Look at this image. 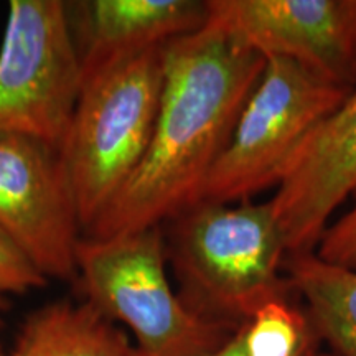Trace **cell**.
Wrapping results in <instances>:
<instances>
[{
    "instance_id": "cell-1",
    "label": "cell",
    "mask_w": 356,
    "mask_h": 356,
    "mask_svg": "<svg viewBox=\"0 0 356 356\" xmlns=\"http://www.w3.org/2000/svg\"><path fill=\"white\" fill-rule=\"evenodd\" d=\"M157 121L139 167L83 236L109 239L163 226L198 202L266 58L204 24L163 44Z\"/></svg>"
},
{
    "instance_id": "cell-2",
    "label": "cell",
    "mask_w": 356,
    "mask_h": 356,
    "mask_svg": "<svg viewBox=\"0 0 356 356\" xmlns=\"http://www.w3.org/2000/svg\"><path fill=\"white\" fill-rule=\"evenodd\" d=\"M162 228L178 297L203 317L238 328L266 305L296 296L270 200L198 202Z\"/></svg>"
},
{
    "instance_id": "cell-3",
    "label": "cell",
    "mask_w": 356,
    "mask_h": 356,
    "mask_svg": "<svg viewBox=\"0 0 356 356\" xmlns=\"http://www.w3.org/2000/svg\"><path fill=\"white\" fill-rule=\"evenodd\" d=\"M162 50L139 53L83 81L60 147L83 234L144 159L162 95Z\"/></svg>"
},
{
    "instance_id": "cell-4",
    "label": "cell",
    "mask_w": 356,
    "mask_h": 356,
    "mask_svg": "<svg viewBox=\"0 0 356 356\" xmlns=\"http://www.w3.org/2000/svg\"><path fill=\"white\" fill-rule=\"evenodd\" d=\"M76 273L84 300L126 325L142 356H207L236 330L188 309L172 291L162 226L109 239L83 236Z\"/></svg>"
},
{
    "instance_id": "cell-5",
    "label": "cell",
    "mask_w": 356,
    "mask_h": 356,
    "mask_svg": "<svg viewBox=\"0 0 356 356\" xmlns=\"http://www.w3.org/2000/svg\"><path fill=\"white\" fill-rule=\"evenodd\" d=\"M351 91L287 58H266L198 202H252L261 191L277 188L302 142Z\"/></svg>"
},
{
    "instance_id": "cell-6",
    "label": "cell",
    "mask_w": 356,
    "mask_h": 356,
    "mask_svg": "<svg viewBox=\"0 0 356 356\" xmlns=\"http://www.w3.org/2000/svg\"><path fill=\"white\" fill-rule=\"evenodd\" d=\"M81 86L68 3L12 0L0 47V134L60 150Z\"/></svg>"
},
{
    "instance_id": "cell-7",
    "label": "cell",
    "mask_w": 356,
    "mask_h": 356,
    "mask_svg": "<svg viewBox=\"0 0 356 356\" xmlns=\"http://www.w3.org/2000/svg\"><path fill=\"white\" fill-rule=\"evenodd\" d=\"M0 231L44 277L76 282L83 228L55 147L0 134Z\"/></svg>"
},
{
    "instance_id": "cell-8",
    "label": "cell",
    "mask_w": 356,
    "mask_h": 356,
    "mask_svg": "<svg viewBox=\"0 0 356 356\" xmlns=\"http://www.w3.org/2000/svg\"><path fill=\"white\" fill-rule=\"evenodd\" d=\"M207 25L262 58L356 86V0H207Z\"/></svg>"
},
{
    "instance_id": "cell-9",
    "label": "cell",
    "mask_w": 356,
    "mask_h": 356,
    "mask_svg": "<svg viewBox=\"0 0 356 356\" xmlns=\"http://www.w3.org/2000/svg\"><path fill=\"white\" fill-rule=\"evenodd\" d=\"M356 190V86L312 131L270 198L287 254L315 251L338 208Z\"/></svg>"
},
{
    "instance_id": "cell-10",
    "label": "cell",
    "mask_w": 356,
    "mask_h": 356,
    "mask_svg": "<svg viewBox=\"0 0 356 356\" xmlns=\"http://www.w3.org/2000/svg\"><path fill=\"white\" fill-rule=\"evenodd\" d=\"M68 13L83 81L119 61L172 40L193 33L207 24V2L200 0H84Z\"/></svg>"
},
{
    "instance_id": "cell-11",
    "label": "cell",
    "mask_w": 356,
    "mask_h": 356,
    "mask_svg": "<svg viewBox=\"0 0 356 356\" xmlns=\"http://www.w3.org/2000/svg\"><path fill=\"white\" fill-rule=\"evenodd\" d=\"M7 356H142L127 333L83 302L58 300L26 317Z\"/></svg>"
},
{
    "instance_id": "cell-12",
    "label": "cell",
    "mask_w": 356,
    "mask_h": 356,
    "mask_svg": "<svg viewBox=\"0 0 356 356\" xmlns=\"http://www.w3.org/2000/svg\"><path fill=\"white\" fill-rule=\"evenodd\" d=\"M284 274L293 293L305 300L318 341L333 356H356V269L330 264L310 251L287 254Z\"/></svg>"
},
{
    "instance_id": "cell-13",
    "label": "cell",
    "mask_w": 356,
    "mask_h": 356,
    "mask_svg": "<svg viewBox=\"0 0 356 356\" xmlns=\"http://www.w3.org/2000/svg\"><path fill=\"white\" fill-rule=\"evenodd\" d=\"M317 343L305 310L282 300L266 305L207 356H310Z\"/></svg>"
},
{
    "instance_id": "cell-14",
    "label": "cell",
    "mask_w": 356,
    "mask_h": 356,
    "mask_svg": "<svg viewBox=\"0 0 356 356\" xmlns=\"http://www.w3.org/2000/svg\"><path fill=\"white\" fill-rule=\"evenodd\" d=\"M47 282L29 257L0 231V293H25Z\"/></svg>"
},
{
    "instance_id": "cell-15",
    "label": "cell",
    "mask_w": 356,
    "mask_h": 356,
    "mask_svg": "<svg viewBox=\"0 0 356 356\" xmlns=\"http://www.w3.org/2000/svg\"><path fill=\"white\" fill-rule=\"evenodd\" d=\"M355 204L330 225L315 248L320 259L348 269H356V190Z\"/></svg>"
},
{
    "instance_id": "cell-16",
    "label": "cell",
    "mask_w": 356,
    "mask_h": 356,
    "mask_svg": "<svg viewBox=\"0 0 356 356\" xmlns=\"http://www.w3.org/2000/svg\"><path fill=\"white\" fill-rule=\"evenodd\" d=\"M310 356H333L330 353H322V351H314Z\"/></svg>"
},
{
    "instance_id": "cell-17",
    "label": "cell",
    "mask_w": 356,
    "mask_h": 356,
    "mask_svg": "<svg viewBox=\"0 0 356 356\" xmlns=\"http://www.w3.org/2000/svg\"><path fill=\"white\" fill-rule=\"evenodd\" d=\"M2 307H3V300H2V293H0V312H2Z\"/></svg>"
},
{
    "instance_id": "cell-18",
    "label": "cell",
    "mask_w": 356,
    "mask_h": 356,
    "mask_svg": "<svg viewBox=\"0 0 356 356\" xmlns=\"http://www.w3.org/2000/svg\"><path fill=\"white\" fill-rule=\"evenodd\" d=\"M0 356H7V355L2 351V348H0Z\"/></svg>"
}]
</instances>
